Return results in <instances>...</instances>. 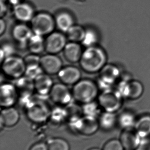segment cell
Returning a JSON list of instances; mask_svg holds the SVG:
<instances>
[{
  "mask_svg": "<svg viewBox=\"0 0 150 150\" xmlns=\"http://www.w3.org/2000/svg\"><path fill=\"white\" fill-rule=\"evenodd\" d=\"M107 56L101 47H89L86 49L81 56L79 63L81 69L87 73H99L106 64Z\"/></svg>",
  "mask_w": 150,
  "mask_h": 150,
  "instance_id": "6da1fadb",
  "label": "cell"
},
{
  "mask_svg": "<svg viewBox=\"0 0 150 150\" xmlns=\"http://www.w3.org/2000/svg\"><path fill=\"white\" fill-rule=\"evenodd\" d=\"M98 86L93 81L83 79L74 84L72 94L76 101L85 104L93 102L98 96Z\"/></svg>",
  "mask_w": 150,
  "mask_h": 150,
  "instance_id": "7a4b0ae2",
  "label": "cell"
},
{
  "mask_svg": "<svg viewBox=\"0 0 150 150\" xmlns=\"http://www.w3.org/2000/svg\"><path fill=\"white\" fill-rule=\"evenodd\" d=\"M55 27V18L47 12L35 14L31 21V28L33 34L43 37L53 32Z\"/></svg>",
  "mask_w": 150,
  "mask_h": 150,
  "instance_id": "3957f363",
  "label": "cell"
},
{
  "mask_svg": "<svg viewBox=\"0 0 150 150\" xmlns=\"http://www.w3.org/2000/svg\"><path fill=\"white\" fill-rule=\"evenodd\" d=\"M4 75L12 79H18L25 75L26 66L24 59L12 55L7 57L1 62Z\"/></svg>",
  "mask_w": 150,
  "mask_h": 150,
  "instance_id": "277c9868",
  "label": "cell"
},
{
  "mask_svg": "<svg viewBox=\"0 0 150 150\" xmlns=\"http://www.w3.org/2000/svg\"><path fill=\"white\" fill-rule=\"evenodd\" d=\"M99 104L105 112L114 113L122 105L120 94L117 91L105 89L99 96Z\"/></svg>",
  "mask_w": 150,
  "mask_h": 150,
  "instance_id": "5b68a950",
  "label": "cell"
},
{
  "mask_svg": "<svg viewBox=\"0 0 150 150\" xmlns=\"http://www.w3.org/2000/svg\"><path fill=\"white\" fill-rule=\"evenodd\" d=\"M50 111L46 102L41 100L31 101L27 107V116L33 121L42 122L47 119Z\"/></svg>",
  "mask_w": 150,
  "mask_h": 150,
  "instance_id": "8992f818",
  "label": "cell"
},
{
  "mask_svg": "<svg viewBox=\"0 0 150 150\" xmlns=\"http://www.w3.org/2000/svg\"><path fill=\"white\" fill-rule=\"evenodd\" d=\"M67 43V37L63 33L53 31L45 39V51L57 55L63 51Z\"/></svg>",
  "mask_w": 150,
  "mask_h": 150,
  "instance_id": "52a82bcc",
  "label": "cell"
},
{
  "mask_svg": "<svg viewBox=\"0 0 150 150\" xmlns=\"http://www.w3.org/2000/svg\"><path fill=\"white\" fill-rule=\"evenodd\" d=\"M40 66L44 73L57 75L63 68V62L57 55L47 54L41 57Z\"/></svg>",
  "mask_w": 150,
  "mask_h": 150,
  "instance_id": "ba28073f",
  "label": "cell"
},
{
  "mask_svg": "<svg viewBox=\"0 0 150 150\" xmlns=\"http://www.w3.org/2000/svg\"><path fill=\"white\" fill-rule=\"evenodd\" d=\"M72 95L66 85L62 83L54 84L49 93L53 101L61 106L68 104L71 101Z\"/></svg>",
  "mask_w": 150,
  "mask_h": 150,
  "instance_id": "9c48e42d",
  "label": "cell"
},
{
  "mask_svg": "<svg viewBox=\"0 0 150 150\" xmlns=\"http://www.w3.org/2000/svg\"><path fill=\"white\" fill-rule=\"evenodd\" d=\"M0 94V104L2 107H12L16 102L18 93L15 85L4 83L1 86Z\"/></svg>",
  "mask_w": 150,
  "mask_h": 150,
  "instance_id": "30bf717a",
  "label": "cell"
},
{
  "mask_svg": "<svg viewBox=\"0 0 150 150\" xmlns=\"http://www.w3.org/2000/svg\"><path fill=\"white\" fill-rule=\"evenodd\" d=\"M75 128L81 134L85 135H90L95 133L100 126L96 117L86 115L79 118L75 122Z\"/></svg>",
  "mask_w": 150,
  "mask_h": 150,
  "instance_id": "8fae6325",
  "label": "cell"
},
{
  "mask_svg": "<svg viewBox=\"0 0 150 150\" xmlns=\"http://www.w3.org/2000/svg\"><path fill=\"white\" fill-rule=\"evenodd\" d=\"M57 75L61 82L66 85H74L81 78L79 69L73 66L63 67Z\"/></svg>",
  "mask_w": 150,
  "mask_h": 150,
  "instance_id": "7c38bea8",
  "label": "cell"
},
{
  "mask_svg": "<svg viewBox=\"0 0 150 150\" xmlns=\"http://www.w3.org/2000/svg\"><path fill=\"white\" fill-rule=\"evenodd\" d=\"M13 12L15 18L22 23L31 22L35 15L33 6L23 2L14 5Z\"/></svg>",
  "mask_w": 150,
  "mask_h": 150,
  "instance_id": "4fadbf2b",
  "label": "cell"
},
{
  "mask_svg": "<svg viewBox=\"0 0 150 150\" xmlns=\"http://www.w3.org/2000/svg\"><path fill=\"white\" fill-rule=\"evenodd\" d=\"M99 73V81L105 87L113 84L120 74L119 70L115 65L107 64Z\"/></svg>",
  "mask_w": 150,
  "mask_h": 150,
  "instance_id": "5bb4252c",
  "label": "cell"
},
{
  "mask_svg": "<svg viewBox=\"0 0 150 150\" xmlns=\"http://www.w3.org/2000/svg\"><path fill=\"white\" fill-rule=\"evenodd\" d=\"M140 137L136 130L127 129L121 134L120 141L126 150H134L139 144Z\"/></svg>",
  "mask_w": 150,
  "mask_h": 150,
  "instance_id": "9a60e30c",
  "label": "cell"
},
{
  "mask_svg": "<svg viewBox=\"0 0 150 150\" xmlns=\"http://www.w3.org/2000/svg\"><path fill=\"white\" fill-rule=\"evenodd\" d=\"M63 56L68 62H79L83 53L81 47L79 43L70 42L67 43L63 51Z\"/></svg>",
  "mask_w": 150,
  "mask_h": 150,
  "instance_id": "2e32d148",
  "label": "cell"
},
{
  "mask_svg": "<svg viewBox=\"0 0 150 150\" xmlns=\"http://www.w3.org/2000/svg\"><path fill=\"white\" fill-rule=\"evenodd\" d=\"M35 89L38 93L41 96L48 95L53 86L52 80L50 75L42 74L34 80Z\"/></svg>",
  "mask_w": 150,
  "mask_h": 150,
  "instance_id": "e0dca14e",
  "label": "cell"
},
{
  "mask_svg": "<svg viewBox=\"0 0 150 150\" xmlns=\"http://www.w3.org/2000/svg\"><path fill=\"white\" fill-rule=\"evenodd\" d=\"M20 120V114L18 110L12 107L5 108L1 114V129L3 126L12 127L16 125Z\"/></svg>",
  "mask_w": 150,
  "mask_h": 150,
  "instance_id": "ac0fdd59",
  "label": "cell"
},
{
  "mask_svg": "<svg viewBox=\"0 0 150 150\" xmlns=\"http://www.w3.org/2000/svg\"><path fill=\"white\" fill-rule=\"evenodd\" d=\"M33 34L31 28L24 23H21L14 26L12 29V37L18 42L26 44Z\"/></svg>",
  "mask_w": 150,
  "mask_h": 150,
  "instance_id": "d6986e66",
  "label": "cell"
},
{
  "mask_svg": "<svg viewBox=\"0 0 150 150\" xmlns=\"http://www.w3.org/2000/svg\"><path fill=\"white\" fill-rule=\"evenodd\" d=\"M15 86L18 95H22L23 97H30L33 91L35 89L34 80L26 76H23L16 79Z\"/></svg>",
  "mask_w": 150,
  "mask_h": 150,
  "instance_id": "ffe728a7",
  "label": "cell"
},
{
  "mask_svg": "<svg viewBox=\"0 0 150 150\" xmlns=\"http://www.w3.org/2000/svg\"><path fill=\"white\" fill-rule=\"evenodd\" d=\"M55 26L61 32L66 33L74 25L73 16L69 12H59L55 18Z\"/></svg>",
  "mask_w": 150,
  "mask_h": 150,
  "instance_id": "44dd1931",
  "label": "cell"
},
{
  "mask_svg": "<svg viewBox=\"0 0 150 150\" xmlns=\"http://www.w3.org/2000/svg\"><path fill=\"white\" fill-rule=\"evenodd\" d=\"M143 91V86L139 81H131L123 86V94L131 99H136L140 97Z\"/></svg>",
  "mask_w": 150,
  "mask_h": 150,
  "instance_id": "7402d4cb",
  "label": "cell"
},
{
  "mask_svg": "<svg viewBox=\"0 0 150 150\" xmlns=\"http://www.w3.org/2000/svg\"><path fill=\"white\" fill-rule=\"evenodd\" d=\"M27 45L31 54L39 55L45 51V39L43 36L33 34L29 39Z\"/></svg>",
  "mask_w": 150,
  "mask_h": 150,
  "instance_id": "603a6c76",
  "label": "cell"
},
{
  "mask_svg": "<svg viewBox=\"0 0 150 150\" xmlns=\"http://www.w3.org/2000/svg\"><path fill=\"white\" fill-rule=\"evenodd\" d=\"M86 29L80 25H74L66 33L67 38L70 42H81L85 35Z\"/></svg>",
  "mask_w": 150,
  "mask_h": 150,
  "instance_id": "cb8c5ba5",
  "label": "cell"
},
{
  "mask_svg": "<svg viewBox=\"0 0 150 150\" xmlns=\"http://www.w3.org/2000/svg\"><path fill=\"white\" fill-rule=\"evenodd\" d=\"M136 130L139 136L144 137L150 135V116H142L137 121Z\"/></svg>",
  "mask_w": 150,
  "mask_h": 150,
  "instance_id": "d4e9b609",
  "label": "cell"
},
{
  "mask_svg": "<svg viewBox=\"0 0 150 150\" xmlns=\"http://www.w3.org/2000/svg\"><path fill=\"white\" fill-rule=\"evenodd\" d=\"M116 117L113 113L106 112L101 115L99 120L100 126L104 130L113 128L116 122Z\"/></svg>",
  "mask_w": 150,
  "mask_h": 150,
  "instance_id": "484cf974",
  "label": "cell"
},
{
  "mask_svg": "<svg viewBox=\"0 0 150 150\" xmlns=\"http://www.w3.org/2000/svg\"><path fill=\"white\" fill-rule=\"evenodd\" d=\"M98 41V33L94 29H86L85 35L83 40L81 41V44L86 48L96 46Z\"/></svg>",
  "mask_w": 150,
  "mask_h": 150,
  "instance_id": "4316f807",
  "label": "cell"
},
{
  "mask_svg": "<svg viewBox=\"0 0 150 150\" xmlns=\"http://www.w3.org/2000/svg\"><path fill=\"white\" fill-rule=\"evenodd\" d=\"M49 150H70V146L66 140L62 138H54L49 140L48 144Z\"/></svg>",
  "mask_w": 150,
  "mask_h": 150,
  "instance_id": "83f0119b",
  "label": "cell"
},
{
  "mask_svg": "<svg viewBox=\"0 0 150 150\" xmlns=\"http://www.w3.org/2000/svg\"><path fill=\"white\" fill-rule=\"evenodd\" d=\"M41 57L39 55L31 54L27 55L24 58L26 69L30 67H36L40 66Z\"/></svg>",
  "mask_w": 150,
  "mask_h": 150,
  "instance_id": "f1b7e54d",
  "label": "cell"
},
{
  "mask_svg": "<svg viewBox=\"0 0 150 150\" xmlns=\"http://www.w3.org/2000/svg\"><path fill=\"white\" fill-rule=\"evenodd\" d=\"M14 49L11 45L6 44L2 46L0 51V60L1 63L7 57L13 55Z\"/></svg>",
  "mask_w": 150,
  "mask_h": 150,
  "instance_id": "f546056e",
  "label": "cell"
},
{
  "mask_svg": "<svg viewBox=\"0 0 150 150\" xmlns=\"http://www.w3.org/2000/svg\"><path fill=\"white\" fill-rule=\"evenodd\" d=\"M124 148L120 140L112 139L108 141L105 144L103 150H123Z\"/></svg>",
  "mask_w": 150,
  "mask_h": 150,
  "instance_id": "4dcf8cb0",
  "label": "cell"
},
{
  "mask_svg": "<svg viewBox=\"0 0 150 150\" xmlns=\"http://www.w3.org/2000/svg\"><path fill=\"white\" fill-rule=\"evenodd\" d=\"M43 73H44V72L41 66H38L36 67H30L26 69L25 76L34 80L37 77Z\"/></svg>",
  "mask_w": 150,
  "mask_h": 150,
  "instance_id": "1f68e13d",
  "label": "cell"
},
{
  "mask_svg": "<svg viewBox=\"0 0 150 150\" xmlns=\"http://www.w3.org/2000/svg\"><path fill=\"white\" fill-rule=\"evenodd\" d=\"M120 125L127 129H130L134 123V119L132 116L129 114H124L120 116Z\"/></svg>",
  "mask_w": 150,
  "mask_h": 150,
  "instance_id": "d6a6232c",
  "label": "cell"
},
{
  "mask_svg": "<svg viewBox=\"0 0 150 150\" xmlns=\"http://www.w3.org/2000/svg\"><path fill=\"white\" fill-rule=\"evenodd\" d=\"M93 103V102H91L88 104H85L83 112L86 115L96 117V115L98 113V106Z\"/></svg>",
  "mask_w": 150,
  "mask_h": 150,
  "instance_id": "836d02e7",
  "label": "cell"
},
{
  "mask_svg": "<svg viewBox=\"0 0 150 150\" xmlns=\"http://www.w3.org/2000/svg\"><path fill=\"white\" fill-rule=\"evenodd\" d=\"M29 150H49L48 145L43 142H39L33 144Z\"/></svg>",
  "mask_w": 150,
  "mask_h": 150,
  "instance_id": "e575fe53",
  "label": "cell"
},
{
  "mask_svg": "<svg viewBox=\"0 0 150 150\" xmlns=\"http://www.w3.org/2000/svg\"><path fill=\"white\" fill-rule=\"evenodd\" d=\"M6 29V23L5 21L1 18L0 20V35L2 36L4 34Z\"/></svg>",
  "mask_w": 150,
  "mask_h": 150,
  "instance_id": "d590c367",
  "label": "cell"
},
{
  "mask_svg": "<svg viewBox=\"0 0 150 150\" xmlns=\"http://www.w3.org/2000/svg\"><path fill=\"white\" fill-rule=\"evenodd\" d=\"M7 12V6L4 3V1L1 0V18L4 16Z\"/></svg>",
  "mask_w": 150,
  "mask_h": 150,
  "instance_id": "8d00e7d4",
  "label": "cell"
},
{
  "mask_svg": "<svg viewBox=\"0 0 150 150\" xmlns=\"http://www.w3.org/2000/svg\"><path fill=\"white\" fill-rule=\"evenodd\" d=\"M1 1H6V0H1ZM6 1H7L9 3H10V4H12L14 6L15 5L22 2L23 0H6Z\"/></svg>",
  "mask_w": 150,
  "mask_h": 150,
  "instance_id": "74e56055",
  "label": "cell"
},
{
  "mask_svg": "<svg viewBox=\"0 0 150 150\" xmlns=\"http://www.w3.org/2000/svg\"><path fill=\"white\" fill-rule=\"evenodd\" d=\"M89 150H100L98 148H92L91 149H89Z\"/></svg>",
  "mask_w": 150,
  "mask_h": 150,
  "instance_id": "f35d334b",
  "label": "cell"
},
{
  "mask_svg": "<svg viewBox=\"0 0 150 150\" xmlns=\"http://www.w3.org/2000/svg\"></svg>",
  "mask_w": 150,
  "mask_h": 150,
  "instance_id": "ab89813d",
  "label": "cell"
}]
</instances>
